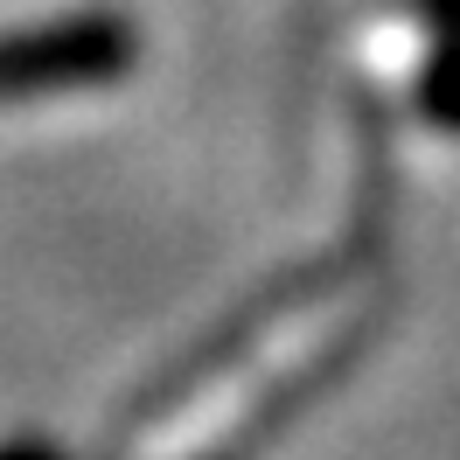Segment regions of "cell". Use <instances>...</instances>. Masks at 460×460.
<instances>
[{
    "instance_id": "cell-1",
    "label": "cell",
    "mask_w": 460,
    "mask_h": 460,
    "mask_svg": "<svg viewBox=\"0 0 460 460\" xmlns=\"http://www.w3.org/2000/svg\"><path fill=\"white\" fill-rule=\"evenodd\" d=\"M133 57V35L119 29L112 14L98 22H70L57 35H22L0 42V98H29V91H63V84H91L112 77L119 63Z\"/></svg>"
}]
</instances>
